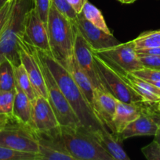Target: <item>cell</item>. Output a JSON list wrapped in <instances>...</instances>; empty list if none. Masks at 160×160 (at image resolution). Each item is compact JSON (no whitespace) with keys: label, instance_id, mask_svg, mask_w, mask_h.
Here are the masks:
<instances>
[{"label":"cell","instance_id":"1","mask_svg":"<svg viewBox=\"0 0 160 160\" xmlns=\"http://www.w3.org/2000/svg\"><path fill=\"white\" fill-rule=\"evenodd\" d=\"M35 50L51 72L61 92L79 120L82 128L93 134L98 130L105 128L97 118L92 107L75 82L69 70L50 53L36 48Z\"/></svg>","mask_w":160,"mask_h":160},{"label":"cell","instance_id":"2","mask_svg":"<svg viewBox=\"0 0 160 160\" xmlns=\"http://www.w3.org/2000/svg\"><path fill=\"white\" fill-rule=\"evenodd\" d=\"M50 54L70 70L74 59V23L51 5L47 20Z\"/></svg>","mask_w":160,"mask_h":160},{"label":"cell","instance_id":"3","mask_svg":"<svg viewBox=\"0 0 160 160\" xmlns=\"http://www.w3.org/2000/svg\"><path fill=\"white\" fill-rule=\"evenodd\" d=\"M32 6V0H13L9 19L0 36V57H7L15 67L20 64L19 42L24 38L27 16Z\"/></svg>","mask_w":160,"mask_h":160},{"label":"cell","instance_id":"4","mask_svg":"<svg viewBox=\"0 0 160 160\" xmlns=\"http://www.w3.org/2000/svg\"><path fill=\"white\" fill-rule=\"evenodd\" d=\"M61 137L75 160H114L85 128L61 126Z\"/></svg>","mask_w":160,"mask_h":160},{"label":"cell","instance_id":"5","mask_svg":"<svg viewBox=\"0 0 160 160\" xmlns=\"http://www.w3.org/2000/svg\"><path fill=\"white\" fill-rule=\"evenodd\" d=\"M36 54L39 58L41 69H42L44 79H45L47 90V99H48L51 107L53 108V112L57 118L60 125L72 127V128L82 127L79 120L75 115V112L71 107L67 100L64 97V94L61 92V88L58 86L56 81H55L51 72L47 67L46 64L39 57L37 52Z\"/></svg>","mask_w":160,"mask_h":160},{"label":"cell","instance_id":"6","mask_svg":"<svg viewBox=\"0 0 160 160\" xmlns=\"http://www.w3.org/2000/svg\"><path fill=\"white\" fill-rule=\"evenodd\" d=\"M94 59L99 76L104 86L113 96L122 102H144L141 95H138L130 85V84L124 79L122 73L115 70L104 59L95 53Z\"/></svg>","mask_w":160,"mask_h":160},{"label":"cell","instance_id":"7","mask_svg":"<svg viewBox=\"0 0 160 160\" xmlns=\"http://www.w3.org/2000/svg\"><path fill=\"white\" fill-rule=\"evenodd\" d=\"M93 52L104 59L122 74L133 73L144 67L138 57L133 40L103 49L96 50Z\"/></svg>","mask_w":160,"mask_h":160},{"label":"cell","instance_id":"8","mask_svg":"<svg viewBox=\"0 0 160 160\" xmlns=\"http://www.w3.org/2000/svg\"><path fill=\"white\" fill-rule=\"evenodd\" d=\"M0 145L23 152L37 154L39 152L34 131L19 123L15 119L0 128Z\"/></svg>","mask_w":160,"mask_h":160},{"label":"cell","instance_id":"9","mask_svg":"<svg viewBox=\"0 0 160 160\" xmlns=\"http://www.w3.org/2000/svg\"><path fill=\"white\" fill-rule=\"evenodd\" d=\"M29 128L35 133H56L61 125L48 99L37 95L31 101V120Z\"/></svg>","mask_w":160,"mask_h":160},{"label":"cell","instance_id":"10","mask_svg":"<svg viewBox=\"0 0 160 160\" xmlns=\"http://www.w3.org/2000/svg\"><path fill=\"white\" fill-rule=\"evenodd\" d=\"M74 31H75L74 58L75 61L83 69V71L87 74L95 88L106 90L99 76L92 48L88 44L86 39L83 37V35L80 34L75 24H74Z\"/></svg>","mask_w":160,"mask_h":160},{"label":"cell","instance_id":"11","mask_svg":"<svg viewBox=\"0 0 160 160\" xmlns=\"http://www.w3.org/2000/svg\"><path fill=\"white\" fill-rule=\"evenodd\" d=\"M19 45L20 63L24 67L36 94L47 98L45 79L34 46L27 43L24 38L20 41Z\"/></svg>","mask_w":160,"mask_h":160},{"label":"cell","instance_id":"12","mask_svg":"<svg viewBox=\"0 0 160 160\" xmlns=\"http://www.w3.org/2000/svg\"><path fill=\"white\" fill-rule=\"evenodd\" d=\"M35 135L39 145V160H75L63 143L61 128L56 133H35Z\"/></svg>","mask_w":160,"mask_h":160},{"label":"cell","instance_id":"13","mask_svg":"<svg viewBox=\"0 0 160 160\" xmlns=\"http://www.w3.org/2000/svg\"><path fill=\"white\" fill-rule=\"evenodd\" d=\"M72 22L93 51L119 44V42L114 37L113 34H108L96 28L83 17L82 12L77 14L76 18Z\"/></svg>","mask_w":160,"mask_h":160},{"label":"cell","instance_id":"14","mask_svg":"<svg viewBox=\"0 0 160 160\" xmlns=\"http://www.w3.org/2000/svg\"><path fill=\"white\" fill-rule=\"evenodd\" d=\"M24 40L36 48L50 53L47 28L33 6L27 16Z\"/></svg>","mask_w":160,"mask_h":160},{"label":"cell","instance_id":"15","mask_svg":"<svg viewBox=\"0 0 160 160\" xmlns=\"http://www.w3.org/2000/svg\"><path fill=\"white\" fill-rule=\"evenodd\" d=\"M118 99L108 91L95 88L94 90L93 110L99 121L114 134L113 120L115 113Z\"/></svg>","mask_w":160,"mask_h":160},{"label":"cell","instance_id":"16","mask_svg":"<svg viewBox=\"0 0 160 160\" xmlns=\"http://www.w3.org/2000/svg\"><path fill=\"white\" fill-rule=\"evenodd\" d=\"M147 103L142 113L133 122L128 124L126 128L119 134L115 136L118 141L138 136H154L158 129V125L154 119L152 113V109L148 107Z\"/></svg>","mask_w":160,"mask_h":160},{"label":"cell","instance_id":"17","mask_svg":"<svg viewBox=\"0 0 160 160\" xmlns=\"http://www.w3.org/2000/svg\"><path fill=\"white\" fill-rule=\"evenodd\" d=\"M147 102L125 103L118 100L114 120V135L120 134L128 124L136 120L144 110Z\"/></svg>","mask_w":160,"mask_h":160},{"label":"cell","instance_id":"18","mask_svg":"<svg viewBox=\"0 0 160 160\" xmlns=\"http://www.w3.org/2000/svg\"><path fill=\"white\" fill-rule=\"evenodd\" d=\"M93 135L97 138L104 149L114 160H130V157L119 144L117 138L106 128L98 130Z\"/></svg>","mask_w":160,"mask_h":160},{"label":"cell","instance_id":"19","mask_svg":"<svg viewBox=\"0 0 160 160\" xmlns=\"http://www.w3.org/2000/svg\"><path fill=\"white\" fill-rule=\"evenodd\" d=\"M31 112V101L28 95L16 84L13 117L19 123L29 128Z\"/></svg>","mask_w":160,"mask_h":160},{"label":"cell","instance_id":"20","mask_svg":"<svg viewBox=\"0 0 160 160\" xmlns=\"http://www.w3.org/2000/svg\"><path fill=\"white\" fill-rule=\"evenodd\" d=\"M69 72L72 74L75 82L76 83L78 87L79 88L82 93L83 94L85 98H86L88 102L89 103V105L92 107L95 88H94L92 81L89 79V77L87 76V74L83 71V69L77 63L75 58L72 60V66H71Z\"/></svg>","mask_w":160,"mask_h":160},{"label":"cell","instance_id":"21","mask_svg":"<svg viewBox=\"0 0 160 160\" xmlns=\"http://www.w3.org/2000/svg\"><path fill=\"white\" fill-rule=\"evenodd\" d=\"M15 66L6 56L0 57V91L15 90Z\"/></svg>","mask_w":160,"mask_h":160},{"label":"cell","instance_id":"22","mask_svg":"<svg viewBox=\"0 0 160 160\" xmlns=\"http://www.w3.org/2000/svg\"><path fill=\"white\" fill-rule=\"evenodd\" d=\"M81 12L83 17L96 28L102 30L108 34H112L111 30L107 25L101 11L89 1L86 2V4L84 5Z\"/></svg>","mask_w":160,"mask_h":160},{"label":"cell","instance_id":"23","mask_svg":"<svg viewBox=\"0 0 160 160\" xmlns=\"http://www.w3.org/2000/svg\"><path fill=\"white\" fill-rule=\"evenodd\" d=\"M15 79L16 84L28 95L31 101L34 100L37 94L24 67L21 63L15 67Z\"/></svg>","mask_w":160,"mask_h":160},{"label":"cell","instance_id":"24","mask_svg":"<svg viewBox=\"0 0 160 160\" xmlns=\"http://www.w3.org/2000/svg\"><path fill=\"white\" fill-rule=\"evenodd\" d=\"M133 41L134 42L136 49L159 48L160 30L144 31Z\"/></svg>","mask_w":160,"mask_h":160},{"label":"cell","instance_id":"25","mask_svg":"<svg viewBox=\"0 0 160 160\" xmlns=\"http://www.w3.org/2000/svg\"><path fill=\"white\" fill-rule=\"evenodd\" d=\"M0 160H39L38 154L16 151L0 145Z\"/></svg>","mask_w":160,"mask_h":160},{"label":"cell","instance_id":"26","mask_svg":"<svg viewBox=\"0 0 160 160\" xmlns=\"http://www.w3.org/2000/svg\"><path fill=\"white\" fill-rule=\"evenodd\" d=\"M15 90L0 91V117H13Z\"/></svg>","mask_w":160,"mask_h":160},{"label":"cell","instance_id":"27","mask_svg":"<svg viewBox=\"0 0 160 160\" xmlns=\"http://www.w3.org/2000/svg\"><path fill=\"white\" fill-rule=\"evenodd\" d=\"M33 7L35 9L41 20L43 21L47 28L48 15L51 6V0H32Z\"/></svg>","mask_w":160,"mask_h":160},{"label":"cell","instance_id":"28","mask_svg":"<svg viewBox=\"0 0 160 160\" xmlns=\"http://www.w3.org/2000/svg\"><path fill=\"white\" fill-rule=\"evenodd\" d=\"M51 3L57 9L59 12H61L70 20L74 21L76 18L78 13L72 9L67 0H51Z\"/></svg>","mask_w":160,"mask_h":160},{"label":"cell","instance_id":"29","mask_svg":"<svg viewBox=\"0 0 160 160\" xmlns=\"http://www.w3.org/2000/svg\"><path fill=\"white\" fill-rule=\"evenodd\" d=\"M141 152L147 160H160V145L153 140V142L141 148Z\"/></svg>","mask_w":160,"mask_h":160},{"label":"cell","instance_id":"30","mask_svg":"<svg viewBox=\"0 0 160 160\" xmlns=\"http://www.w3.org/2000/svg\"><path fill=\"white\" fill-rule=\"evenodd\" d=\"M131 73L145 81H160V70L157 69L143 67Z\"/></svg>","mask_w":160,"mask_h":160},{"label":"cell","instance_id":"31","mask_svg":"<svg viewBox=\"0 0 160 160\" xmlns=\"http://www.w3.org/2000/svg\"><path fill=\"white\" fill-rule=\"evenodd\" d=\"M137 55L143 67L146 68L160 70V56Z\"/></svg>","mask_w":160,"mask_h":160},{"label":"cell","instance_id":"32","mask_svg":"<svg viewBox=\"0 0 160 160\" xmlns=\"http://www.w3.org/2000/svg\"><path fill=\"white\" fill-rule=\"evenodd\" d=\"M13 0H8L6 3L0 9V36L4 30L5 26L6 24L9 14H10L11 9H12Z\"/></svg>","mask_w":160,"mask_h":160},{"label":"cell","instance_id":"33","mask_svg":"<svg viewBox=\"0 0 160 160\" xmlns=\"http://www.w3.org/2000/svg\"><path fill=\"white\" fill-rule=\"evenodd\" d=\"M67 1L68 2L69 5L72 6V9L77 13H79V12H82L83 6H84V5L86 4L88 0H67Z\"/></svg>","mask_w":160,"mask_h":160},{"label":"cell","instance_id":"34","mask_svg":"<svg viewBox=\"0 0 160 160\" xmlns=\"http://www.w3.org/2000/svg\"><path fill=\"white\" fill-rule=\"evenodd\" d=\"M136 52L139 55H147V56H160V47L159 48H141L136 49Z\"/></svg>","mask_w":160,"mask_h":160},{"label":"cell","instance_id":"35","mask_svg":"<svg viewBox=\"0 0 160 160\" xmlns=\"http://www.w3.org/2000/svg\"><path fill=\"white\" fill-rule=\"evenodd\" d=\"M152 116H153L154 119H155V120L156 121V123H158V127L160 128V112H158V110L154 111L152 109Z\"/></svg>","mask_w":160,"mask_h":160},{"label":"cell","instance_id":"36","mask_svg":"<svg viewBox=\"0 0 160 160\" xmlns=\"http://www.w3.org/2000/svg\"><path fill=\"white\" fill-rule=\"evenodd\" d=\"M154 138H154V140L156 141V142L160 145V128L159 127H158V129L157 130L155 134L154 135Z\"/></svg>","mask_w":160,"mask_h":160},{"label":"cell","instance_id":"37","mask_svg":"<svg viewBox=\"0 0 160 160\" xmlns=\"http://www.w3.org/2000/svg\"><path fill=\"white\" fill-rule=\"evenodd\" d=\"M149 83H151L152 84H153L154 86H155L156 88L160 89V81H147Z\"/></svg>","mask_w":160,"mask_h":160},{"label":"cell","instance_id":"38","mask_svg":"<svg viewBox=\"0 0 160 160\" xmlns=\"http://www.w3.org/2000/svg\"><path fill=\"white\" fill-rule=\"evenodd\" d=\"M117 1L122 3V4H131V3L134 2L136 0H117Z\"/></svg>","mask_w":160,"mask_h":160},{"label":"cell","instance_id":"39","mask_svg":"<svg viewBox=\"0 0 160 160\" xmlns=\"http://www.w3.org/2000/svg\"><path fill=\"white\" fill-rule=\"evenodd\" d=\"M7 1H8V0H0V9L3 7V5H4L5 3H6Z\"/></svg>","mask_w":160,"mask_h":160},{"label":"cell","instance_id":"40","mask_svg":"<svg viewBox=\"0 0 160 160\" xmlns=\"http://www.w3.org/2000/svg\"><path fill=\"white\" fill-rule=\"evenodd\" d=\"M157 104H158V105H157V110H158V112H160V102H159L157 103Z\"/></svg>","mask_w":160,"mask_h":160}]
</instances>
